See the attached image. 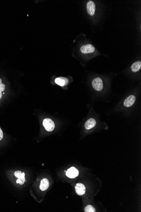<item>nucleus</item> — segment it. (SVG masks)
<instances>
[{
    "instance_id": "nucleus-10",
    "label": "nucleus",
    "mask_w": 141,
    "mask_h": 212,
    "mask_svg": "<svg viewBox=\"0 0 141 212\" xmlns=\"http://www.w3.org/2000/svg\"><path fill=\"white\" fill-rule=\"evenodd\" d=\"M69 82V80L67 78L64 77H59L56 78L55 80V83L57 84L63 86L67 84Z\"/></svg>"
},
{
    "instance_id": "nucleus-7",
    "label": "nucleus",
    "mask_w": 141,
    "mask_h": 212,
    "mask_svg": "<svg viewBox=\"0 0 141 212\" xmlns=\"http://www.w3.org/2000/svg\"><path fill=\"white\" fill-rule=\"evenodd\" d=\"M136 101L135 96L133 95L128 96L124 102V105L126 107H129L134 105Z\"/></svg>"
},
{
    "instance_id": "nucleus-12",
    "label": "nucleus",
    "mask_w": 141,
    "mask_h": 212,
    "mask_svg": "<svg viewBox=\"0 0 141 212\" xmlns=\"http://www.w3.org/2000/svg\"><path fill=\"white\" fill-rule=\"evenodd\" d=\"M84 212H95L96 209L91 205H88L87 206L84 208Z\"/></svg>"
},
{
    "instance_id": "nucleus-6",
    "label": "nucleus",
    "mask_w": 141,
    "mask_h": 212,
    "mask_svg": "<svg viewBox=\"0 0 141 212\" xmlns=\"http://www.w3.org/2000/svg\"><path fill=\"white\" fill-rule=\"evenodd\" d=\"M75 189L76 193L80 196L83 195L86 191V188L85 186L83 184L80 183L76 184L75 187Z\"/></svg>"
},
{
    "instance_id": "nucleus-8",
    "label": "nucleus",
    "mask_w": 141,
    "mask_h": 212,
    "mask_svg": "<svg viewBox=\"0 0 141 212\" xmlns=\"http://www.w3.org/2000/svg\"><path fill=\"white\" fill-rule=\"evenodd\" d=\"M96 124V120L93 118H90L88 120L85 122L84 124V127L86 129H90L95 127Z\"/></svg>"
},
{
    "instance_id": "nucleus-4",
    "label": "nucleus",
    "mask_w": 141,
    "mask_h": 212,
    "mask_svg": "<svg viewBox=\"0 0 141 212\" xmlns=\"http://www.w3.org/2000/svg\"><path fill=\"white\" fill-rule=\"evenodd\" d=\"M87 12L91 16L94 15L96 11V4L95 3L92 1H89L88 2L87 4Z\"/></svg>"
},
{
    "instance_id": "nucleus-5",
    "label": "nucleus",
    "mask_w": 141,
    "mask_h": 212,
    "mask_svg": "<svg viewBox=\"0 0 141 212\" xmlns=\"http://www.w3.org/2000/svg\"><path fill=\"white\" fill-rule=\"evenodd\" d=\"M66 175L69 178H74L78 176L79 172L75 168L72 167L67 170Z\"/></svg>"
},
{
    "instance_id": "nucleus-9",
    "label": "nucleus",
    "mask_w": 141,
    "mask_h": 212,
    "mask_svg": "<svg viewBox=\"0 0 141 212\" xmlns=\"http://www.w3.org/2000/svg\"><path fill=\"white\" fill-rule=\"evenodd\" d=\"M50 186V183L47 178H44L41 181L40 189L42 191L46 190Z\"/></svg>"
},
{
    "instance_id": "nucleus-16",
    "label": "nucleus",
    "mask_w": 141,
    "mask_h": 212,
    "mask_svg": "<svg viewBox=\"0 0 141 212\" xmlns=\"http://www.w3.org/2000/svg\"><path fill=\"white\" fill-rule=\"evenodd\" d=\"M3 138V132L1 129L0 128V141Z\"/></svg>"
},
{
    "instance_id": "nucleus-15",
    "label": "nucleus",
    "mask_w": 141,
    "mask_h": 212,
    "mask_svg": "<svg viewBox=\"0 0 141 212\" xmlns=\"http://www.w3.org/2000/svg\"><path fill=\"white\" fill-rule=\"evenodd\" d=\"M22 172H20V171H16V172H15V174H14V175H15V176L16 177H17V178H18L19 177H20V176L22 175Z\"/></svg>"
},
{
    "instance_id": "nucleus-14",
    "label": "nucleus",
    "mask_w": 141,
    "mask_h": 212,
    "mask_svg": "<svg viewBox=\"0 0 141 212\" xmlns=\"http://www.w3.org/2000/svg\"><path fill=\"white\" fill-rule=\"evenodd\" d=\"M5 85L2 83V80L0 78V92H3L5 90Z\"/></svg>"
},
{
    "instance_id": "nucleus-3",
    "label": "nucleus",
    "mask_w": 141,
    "mask_h": 212,
    "mask_svg": "<svg viewBox=\"0 0 141 212\" xmlns=\"http://www.w3.org/2000/svg\"><path fill=\"white\" fill-rule=\"evenodd\" d=\"M95 48L91 44L84 45L81 47L80 51L83 54H90L95 51Z\"/></svg>"
},
{
    "instance_id": "nucleus-1",
    "label": "nucleus",
    "mask_w": 141,
    "mask_h": 212,
    "mask_svg": "<svg viewBox=\"0 0 141 212\" xmlns=\"http://www.w3.org/2000/svg\"><path fill=\"white\" fill-rule=\"evenodd\" d=\"M43 124L46 130L48 132L53 131L55 128V124L51 119L46 118L43 120Z\"/></svg>"
},
{
    "instance_id": "nucleus-13",
    "label": "nucleus",
    "mask_w": 141,
    "mask_h": 212,
    "mask_svg": "<svg viewBox=\"0 0 141 212\" xmlns=\"http://www.w3.org/2000/svg\"><path fill=\"white\" fill-rule=\"evenodd\" d=\"M25 181V177L24 176L17 179V181H16V183H17L20 184V185H23Z\"/></svg>"
},
{
    "instance_id": "nucleus-11",
    "label": "nucleus",
    "mask_w": 141,
    "mask_h": 212,
    "mask_svg": "<svg viewBox=\"0 0 141 212\" xmlns=\"http://www.w3.org/2000/svg\"><path fill=\"white\" fill-rule=\"evenodd\" d=\"M141 68V62L137 61L135 62L131 66V70L133 72H137L140 70Z\"/></svg>"
},
{
    "instance_id": "nucleus-17",
    "label": "nucleus",
    "mask_w": 141,
    "mask_h": 212,
    "mask_svg": "<svg viewBox=\"0 0 141 212\" xmlns=\"http://www.w3.org/2000/svg\"><path fill=\"white\" fill-rule=\"evenodd\" d=\"M2 97V93L1 92H0V99Z\"/></svg>"
},
{
    "instance_id": "nucleus-2",
    "label": "nucleus",
    "mask_w": 141,
    "mask_h": 212,
    "mask_svg": "<svg viewBox=\"0 0 141 212\" xmlns=\"http://www.w3.org/2000/svg\"><path fill=\"white\" fill-rule=\"evenodd\" d=\"M92 86L96 91H101L103 88V83L102 79L100 78H94L92 81Z\"/></svg>"
}]
</instances>
